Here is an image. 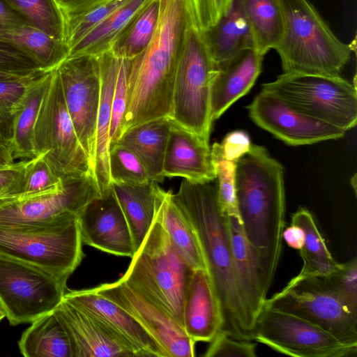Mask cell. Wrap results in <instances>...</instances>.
Instances as JSON below:
<instances>
[{
    "label": "cell",
    "instance_id": "obj_1",
    "mask_svg": "<svg viewBox=\"0 0 357 357\" xmlns=\"http://www.w3.org/2000/svg\"><path fill=\"white\" fill-rule=\"evenodd\" d=\"M235 187L243 229L268 292L280 259L285 226L283 167L264 146L251 144L236 161Z\"/></svg>",
    "mask_w": 357,
    "mask_h": 357
},
{
    "label": "cell",
    "instance_id": "obj_2",
    "mask_svg": "<svg viewBox=\"0 0 357 357\" xmlns=\"http://www.w3.org/2000/svg\"><path fill=\"white\" fill-rule=\"evenodd\" d=\"M158 1L152 39L130 60L121 135L137 125L171 114L175 71L190 13L188 0Z\"/></svg>",
    "mask_w": 357,
    "mask_h": 357
},
{
    "label": "cell",
    "instance_id": "obj_3",
    "mask_svg": "<svg viewBox=\"0 0 357 357\" xmlns=\"http://www.w3.org/2000/svg\"><path fill=\"white\" fill-rule=\"evenodd\" d=\"M215 180L192 182L183 179L172 198L193 226L220 300L222 330L232 337L251 341L252 329L238 293L226 218L219 208Z\"/></svg>",
    "mask_w": 357,
    "mask_h": 357
},
{
    "label": "cell",
    "instance_id": "obj_4",
    "mask_svg": "<svg viewBox=\"0 0 357 357\" xmlns=\"http://www.w3.org/2000/svg\"><path fill=\"white\" fill-rule=\"evenodd\" d=\"M282 33L274 49L283 73L337 76L352 47L331 31L309 0H278Z\"/></svg>",
    "mask_w": 357,
    "mask_h": 357
},
{
    "label": "cell",
    "instance_id": "obj_5",
    "mask_svg": "<svg viewBox=\"0 0 357 357\" xmlns=\"http://www.w3.org/2000/svg\"><path fill=\"white\" fill-rule=\"evenodd\" d=\"M131 259L121 279L183 328V302L192 270L172 245L157 211L142 244Z\"/></svg>",
    "mask_w": 357,
    "mask_h": 357
},
{
    "label": "cell",
    "instance_id": "obj_6",
    "mask_svg": "<svg viewBox=\"0 0 357 357\" xmlns=\"http://www.w3.org/2000/svg\"><path fill=\"white\" fill-rule=\"evenodd\" d=\"M216 70L204 33L190 15L176 68L169 118L208 142L211 89Z\"/></svg>",
    "mask_w": 357,
    "mask_h": 357
},
{
    "label": "cell",
    "instance_id": "obj_7",
    "mask_svg": "<svg viewBox=\"0 0 357 357\" xmlns=\"http://www.w3.org/2000/svg\"><path fill=\"white\" fill-rule=\"evenodd\" d=\"M82 244L77 214L47 224L0 228V255L67 280L84 257Z\"/></svg>",
    "mask_w": 357,
    "mask_h": 357
},
{
    "label": "cell",
    "instance_id": "obj_8",
    "mask_svg": "<svg viewBox=\"0 0 357 357\" xmlns=\"http://www.w3.org/2000/svg\"><path fill=\"white\" fill-rule=\"evenodd\" d=\"M262 89L303 114L347 131L357 122L356 86L337 76L283 73Z\"/></svg>",
    "mask_w": 357,
    "mask_h": 357
},
{
    "label": "cell",
    "instance_id": "obj_9",
    "mask_svg": "<svg viewBox=\"0 0 357 357\" xmlns=\"http://www.w3.org/2000/svg\"><path fill=\"white\" fill-rule=\"evenodd\" d=\"M36 155L46 160L61 179L94 174L67 109L56 70L51 71L33 129Z\"/></svg>",
    "mask_w": 357,
    "mask_h": 357
},
{
    "label": "cell",
    "instance_id": "obj_10",
    "mask_svg": "<svg viewBox=\"0 0 357 357\" xmlns=\"http://www.w3.org/2000/svg\"><path fill=\"white\" fill-rule=\"evenodd\" d=\"M66 282L46 269L0 255V303L11 325L52 312L63 299Z\"/></svg>",
    "mask_w": 357,
    "mask_h": 357
},
{
    "label": "cell",
    "instance_id": "obj_11",
    "mask_svg": "<svg viewBox=\"0 0 357 357\" xmlns=\"http://www.w3.org/2000/svg\"><path fill=\"white\" fill-rule=\"evenodd\" d=\"M264 304L298 316L344 344L357 345V314L324 285L320 277H294Z\"/></svg>",
    "mask_w": 357,
    "mask_h": 357
},
{
    "label": "cell",
    "instance_id": "obj_12",
    "mask_svg": "<svg viewBox=\"0 0 357 357\" xmlns=\"http://www.w3.org/2000/svg\"><path fill=\"white\" fill-rule=\"evenodd\" d=\"M101 195L91 175L62 179L54 188L0 197V228L47 224L78 213Z\"/></svg>",
    "mask_w": 357,
    "mask_h": 357
},
{
    "label": "cell",
    "instance_id": "obj_13",
    "mask_svg": "<svg viewBox=\"0 0 357 357\" xmlns=\"http://www.w3.org/2000/svg\"><path fill=\"white\" fill-rule=\"evenodd\" d=\"M251 338L295 357H347L357 353V345L344 344L317 326L265 304L255 321Z\"/></svg>",
    "mask_w": 357,
    "mask_h": 357
},
{
    "label": "cell",
    "instance_id": "obj_14",
    "mask_svg": "<svg viewBox=\"0 0 357 357\" xmlns=\"http://www.w3.org/2000/svg\"><path fill=\"white\" fill-rule=\"evenodd\" d=\"M56 70L67 109L94 174L100 95L98 58L91 56L68 58L59 64Z\"/></svg>",
    "mask_w": 357,
    "mask_h": 357
},
{
    "label": "cell",
    "instance_id": "obj_15",
    "mask_svg": "<svg viewBox=\"0 0 357 357\" xmlns=\"http://www.w3.org/2000/svg\"><path fill=\"white\" fill-rule=\"evenodd\" d=\"M130 314L149 333L164 357H194L195 342L168 313L129 287L121 278L94 288Z\"/></svg>",
    "mask_w": 357,
    "mask_h": 357
},
{
    "label": "cell",
    "instance_id": "obj_16",
    "mask_svg": "<svg viewBox=\"0 0 357 357\" xmlns=\"http://www.w3.org/2000/svg\"><path fill=\"white\" fill-rule=\"evenodd\" d=\"M247 108L258 126L291 146L339 139L346 132L300 112L279 96L263 89Z\"/></svg>",
    "mask_w": 357,
    "mask_h": 357
},
{
    "label": "cell",
    "instance_id": "obj_17",
    "mask_svg": "<svg viewBox=\"0 0 357 357\" xmlns=\"http://www.w3.org/2000/svg\"><path fill=\"white\" fill-rule=\"evenodd\" d=\"M77 217L83 244L109 254L133 257L135 251L130 230L111 185Z\"/></svg>",
    "mask_w": 357,
    "mask_h": 357
},
{
    "label": "cell",
    "instance_id": "obj_18",
    "mask_svg": "<svg viewBox=\"0 0 357 357\" xmlns=\"http://www.w3.org/2000/svg\"><path fill=\"white\" fill-rule=\"evenodd\" d=\"M63 298L126 343L137 357H164L155 342L130 314L94 288L69 290Z\"/></svg>",
    "mask_w": 357,
    "mask_h": 357
},
{
    "label": "cell",
    "instance_id": "obj_19",
    "mask_svg": "<svg viewBox=\"0 0 357 357\" xmlns=\"http://www.w3.org/2000/svg\"><path fill=\"white\" fill-rule=\"evenodd\" d=\"M52 312L68 336L72 357H137L129 346L64 298Z\"/></svg>",
    "mask_w": 357,
    "mask_h": 357
},
{
    "label": "cell",
    "instance_id": "obj_20",
    "mask_svg": "<svg viewBox=\"0 0 357 357\" xmlns=\"http://www.w3.org/2000/svg\"><path fill=\"white\" fill-rule=\"evenodd\" d=\"M183 328L195 343L210 342L222 330L224 319L220 300L208 272L192 270L183 307Z\"/></svg>",
    "mask_w": 357,
    "mask_h": 357
},
{
    "label": "cell",
    "instance_id": "obj_21",
    "mask_svg": "<svg viewBox=\"0 0 357 357\" xmlns=\"http://www.w3.org/2000/svg\"><path fill=\"white\" fill-rule=\"evenodd\" d=\"M171 123L162 165L163 177H181L192 182L215 180L209 142L172 120Z\"/></svg>",
    "mask_w": 357,
    "mask_h": 357
},
{
    "label": "cell",
    "instance_id": "obj_22",
    "mask_svg": "<svg viewBox=\"0 0 357 357\" xmlns=\"http://www.w3.org/2000/svg\"><path fill=\"white\" fill-rule=\"evenodd\" d=\"M225 218L231 241L235 279L248 324L252 330L268 292L264 288L256 253L245 234L241 220L234 217Z\"/></svg>",
    "mask_w": 357,
    "mask_h": 357
},
{
    "label": "cell",
    "instance_id": "obj_23",
    "mask_svg": "<svg viewBox=\"0 0 357 357\" xmlns=\"http://www.w3.org/2000/svg\"><path fill=\"white\" fill-rule=\"evenodd\" d=\"M264 56L250 48L217 66L211 89L212 121L252 87L261 71Z\"/></svg>",
    "mask_w": 357,
    "mask_h": 357
},
{
    "label": "cell",
    "instance_id": "obj_24",
    "mask_svg": "<svg viewBox=\"0 0 357 357\" xmlns=\"http://www.w3.org/2000/svg\"><path fill=\"white\" fill-rule=\"evenodd\" d=\"M100 78V95L96 126V156L95 179L103 192L111 185L109 170V128L112 97L120 61V56L112 50L97 56Z\"/></svg>",
    "mask_w": 357,
    "mask_h": 357
},
{
    "label": "cell",
    "instance_id": "obj_25",
    "mask_svg": "<svg viewBox=\"0 0 357 357\" xmlns=\"http://www.w3.org/2000/svg\"><path fill=\"white\" fill-rule=\"evenodd\" d=\"M111 188L128 222L135 252L155 219L159 197L157 182L112 183Z\"/></svg>",
    "mask_w": 357,
    "mask_h": 357
},
{
    "label": "cell",
    "instance_id": "obj_26",
    "mask_svg": "<svg viewBox=\"0 0 357 357\" xmlns=\"http://www.w3.org/2000/svg\"><path fill=\"white\" fill-rule=\"evenodd\" d=\"M172 191L159 188L157 214L174 248L191 270L207 271L196 231L172 198Z\"/></svg>",
    "mask_w": 357,
    "mask_h": 357
},
{
    "label": "cell",
    "instance_id": "obj_27",
    "mask_svg": "<svg viewBox=\"0 0 357 357\" xmlns=\"http://www.w3.org/2000/svg\"><path fill=\"white\" fill-rule=\"evenodd\" d=\"M172 123L169 117L152 119L125 131L117 143L132 149L145 165L152 181L162 182V165Z\"/></svg>",
    "mask_w": 357,
    "mask_h": 357
},
{
    "label": "cell",
    "instance_id": "obj_28",
    "mask_svg": "<svg viewBox=\"0 0 357 357\" xmlns=\"http://www.w3.org/2000/svg\"><path fill=\"white\" fill-rule=\"evenodd\" d=\"M52 70L43 71L31 80L15 109L10 146V154L14 160H30L37 156L33 143L34 125Z\"/></svg>",
    "mask_w": 357,
    "mask_h": 357
},
{
    "label": "cell",
    "instance_id": "obj_29",
    "mask_svg": "<svg viewBox=\"0 0 357 357\" xmlns=\"http://www.w3.org/2000/svg\"><path fill=\"white\" fill-rule=\"evenodd\" d=\"M204 33L217 66L245 50L255 48L248 23L234 0L227 13Z\"/></svg>",
    "mask_w": 357,
    "mask_h": 357
},
{
    "label": "cell",
    "instance_id": "obj_30",
    "mask_svg": "<svg viewBox=\"0 0 357 357\" xmlns=\"http://www.w3.org/2000/svg\"><path fill=\"white\" fill-rule=\"evenodd\" d=\"M0 42L25 52L45 71L55 69L67 58V53L59 39L30 24L0 25Z\"/></svg>",
    "mask_w": 357,
    "mask_h": 357
},
{
    "label": "cell",
    "instance_id": "obj_31",
    "mask_svg": "<svg viewBox=\"0 0 357 357\" xmlns=\"http://www.w3.org/2000/svg\"><path fill=\"white\" fill-rule=\"evenodd\" d=\"M18 346L25 357H72L68 336L52 312L31 322Z\"/></svg>",
    "mask_w": 357,
    "mask_h": 357
},
{
    "label": "cell",
    "instance_id": "obj_32",
    "mask_svg": "<svg viewBox=\"0 0 357 357\" xmlns=\"http://www.w3.org/2000/svg\"><path fill=\"white\" fill-rule=\"evenodd\" d=\"M151 0H132L114 12L85 36L68 52L66 59L98 56L109 51L130 22Z\"/></svg>",
    "mask_w": 357,
    "mask_h": 357
},
{
    "label": "cell",
    "instance_id": "obj_33",
    "mask_svg": "<svg viewBox=\"0 0 357 357\" xmlns=\"http://www.w3.org/2000/svg\"><path fill=\"white\" fill-rule=\"evenodd\" d=\"M252 32L254 47L265 55L274 49L282 33V17L278 0H234Z\"/></svg>",
    "mask_w": 357,
    "mask_h": 357
},
{
    "label": "cell",
    "instance_id": "obj_34",
    "mask_svg": "<svg viewBox=\"0 0 357 357\" xmlns=\"http://www.w3.org/2000/svg\"><path fill=\"white\" fill-rule=\"evenodd\" d=\"M291 224L301 227L305 233L304 244L299 250L303 266L296 278L321 277L333 272L339 263L328 250L310 211L300 208L293 214Z\"/></svg>",
    "mask_w": 357,
    "mask_h": 357
},
{
    "label": "cell",
    "instance_id": "obj_35",
    "mask_svg": "<svg viewBox=\"0 0 357 357\" xmlns=\"http://www.w3.org/2000/svg\"><path fill=\"white\" fill-rule=\"evenodd\" d=\"M158 13V0H151L130 22L110 50L116 56L130 60L139 55L152 39Z\"/></svg>",
    "mask_w": 357,
    "mask_h": 357
},
{
    "label": "cell",
    "instance_id": "obj_36",
    "mask_svg": "<svg viewBox=\"0 0 357 357\" xmlns=\"http://www.w3.org/2000/svg\"><path fill=\"white\" fill-rule=\"evenodd\" d=\"M130 1L107 0L86 13L61 21L60 38L67 56L69 51L91 30Z\"/></svg>",
    "mask_w": 357,
    "mask_h": 357
},
{
    "label": "cell",
    "instance_id": "obj_37",
    "mask_svg": "<svg viewBox=\"0 0 357 357\" xmlns=\"http://www.w3.org/2000/svg\"><path fill=\"white\" fill-rule=\"evenodd\" d=\"M211 149L215 172L217 199L220 211L225 216L241 220L236 197V162L223 157L219 143L213 144Z\"/></svg>",
    "mask_w": 357,
    "mask_h": 357
},
{
    "label": "cell",
    "instance_id": "obj_38",
    "mask_svg": "<svg viewBox=\"0 0 357 357\" xmlns=\"http://www.w3.org/2000/svg\"><path fill=\"white\" fill-rule=\"evenodd\" d=\"M43 71L22 78L0 79V146L9 153L15 109L31 80Z\"/></svg>",
    "mask_w": 357,
    "mask_h": 357
},
{
    "label": "cell",
    "instance_id": "obj_39",
    "mask_svg": "<svg viewBox=\"0 0 357 357\" xmlns=\"http://www.w3.org/2000/svg\"><path fill=\"white\" fill-rule=\"evenodd\" d=\"M112 183H139L152 181L141 158L132 149L119 143L109 151Z\"/></svg>",
    "mask_w": 357,
    "mask_h": 357
},
{
    "label": "cell",
    "instance_id": "obj_40",
    "mask_svg": "<svg viewBox=\"0 0 357 357\" xmlns=\"http://www.w3.org/2000/svg\"><path fill=\"white\" fill-rule=\"evenodd\" d=\"M3 1L31 25L61 41L59 21L50 0Z\"/></svg>",
    "mask_w": 357,
    "mask_h": 357
},
{
    "label": "cell",
    "instance_id": "obj_41",
    "mask_svg": "<svg viewBox=\"0 0 357 357\" xmlns=\"http://www.w3.org/2000/svg\"><path fill=\"white\" fill-rule=\"evenodd\" d=\"M324 285L335 294L344 304L357 314V260L338 264L330 274L321 276Z\"/></svg>",
    "mask_w": 357,
    "mask_h": 357
},
{
    "label": "cell",
    "instance_id": "obj_42",
    "mask_svg": "<svg viewBox=\"0 0 357 357\" xmlns=\"http://www.w3.org/2000/svg\"><path fill=\"white\" fill-rule=\"evenodd\" d=\"M130 60L121 57L112 102L109 128V149L119 141L122 133L127 104V87Z\"/></svg>",
    "mask_w": 357,
    "mask_h": 357
},
{
    "label": "cell",
    "instance_id": "obj_43",
    "mask_svg": "<svg viewBox=\"0 0 357 357\" xmlns=\"http://www.w3.org/2000/svg\"><path fill=\"white\" fill-rule=\"evenodd\" d=\"M62 179L54 172L44 154L28 160L20 194H33L59 185Z\"/></svg>",
    "mask_w": 357,
    "mask_h": 357
},
{
    "label": "cell",
    "instance_id": "obj_44",
    "mask_svg": "<svg viewBox=\"0 0 357 357\" xmlns=\"http://www.w3.org/2000/svg\"><path fill=\"white\" fill-rule=\"evenodd\" d=\"M257 345L249 340L235 338L220 330L210 342L205 357H256Z\"/></svg>",
    "mask_w": 357,
    "mask_h": 357
},
{
    "label": "cell",
    "instance_id": "obj_45",
    "mask_svg": "<svg viewBox=\"0 0 357 357\" xmlns=\"http://www.w3.org/2000/svg\"><path fill=\"white\" fill-rule=\"evenodd\" d=\"M232 2L233 0H188L191 17L203 32L218 22Z\"/></svg>",
    "mask_w": 357,
    "mask_h": 357
},
{
    "label": "cell",
    "instance_id": "obj_46",
    "mask_svg": "<svg viewBox=\"0 0 357 357\" xmlns=\"http://www.w3.org/2000/svg\"><path fill=\"white\" fill-rule=\"evenodd\" d=\"M40 70H43L29 54L0 42V72L27 76Z\"/></svg>",
    "mask_w": 357,
    "mask_h": 357
},
{
    "label": "cell",
    "instance_id": "obj_47",
    "mask_svg": "<svg viewBox=\"0 0 357 357\" xmlns=\"http://www.w3.org/2000/svg\"><path fill=\"white\" fill-rule=\"evenodd\" d=\"M27 162L21 160L0 167V197L20 193Z\"/></svg>",
    "mask_w": 357,
    "mask_h": 357
},
{
    "label": "cell",
    "instance_id": "obj_48",
    "mask_svg": "<svg viewBox=\"0 0 357 357\" xmlns=\"http://www.w3.org/2000/svg\"><path fill=\"white\" fill-rule=\"evenodd\" d=\"M251 144L249 135L243 130L228 133L220 144L223 157L234 162L245 154Z\"/></svg>",
    "mask_w": 357,
    "mask_h": 357
},
{
    "label": "cell",
    "instance_id": "obj_49",
    "mask_svg": "<svg viewBox=\"0 0 357 357\" xmlns=\"http://www.w3.org/2000/svg\"><path fill=\"white\" fill-rule=\"evenodd\" d=\"M59 22L81 15L107 0H50Z\"/></svg>",
    "mask_w": 357,
    "mask_h": 357
},
{
    "label": "cell",
    "instance_id": "obj_50",
    "mask_svg": "<svg viewBox=\"0 0 357 357\" xmlns=\"http://www.w3.org/2000/svg\"><path fill=\"white\" fill-rule=\"evenodd\" d=\"M27 24L30 23L23 16L0 0V25L22 26Z\"/></svg>",
    "mask_w": 357,
    "mask_h": 357
},
{
    "label": "cell",
    "instance_id": "obj_51",
    "mask_svg": "<svg viewBox=\"0 0 357 357\" xmlns=\"http://www.w3.org/2000/svg\"><path fill=\"white\" fill-rule=\"evenodd\" d=\"M282 239L284 240L289 247L300 250L304 244L305 233L299 226L291 224L290 226L284 229Z\"/></svg>",
    "mask_w": 357,
    "mask_h": 357
},
{
    "label": "cell",
    "instance_id": "obj_52",
    "mask_svg": "<svg viewBox=\"0 0 357 357\" xmlns=\"http://www.w3.org/2000/svg\"><path fill=\"white\" fill-rule=\"evenodd\" d=\"M33 74H34V73H33ZM27 76H29V75H27ZM27 76H20V75H14V74L0 72V79H15V78L25 77Z\"/></svg>",
    "mask_w": 357,
    "mask_h": 357
},
{
    "label": "cell",
    "instance_id": "obj_53",
    "mask_svg": "<svg viewBox=\"0 0 357 357\" xmlns=\"http://www.w3.org/2000/svg\"><path fill=\"white\" fill-rule=\"evenodd\" d=\"M13 162L15 161L8 158L0 155V167L10 164Z\"/></svg>",
    "mask_w": 357,
    "mask_h": 357
},
{
    "label": "cell",
    "instance_id": "obj_54",
    "mask_svg": "<svg viewBox=\"0 0 357 357\" xmlns=\"http://www.w3.org/2000/svg\"><path fill=\"white\" fill-rule=\"evenodd\" d=\"M0 155H3L4 157L8 158L13 160H14L10 156V153L8 151H6L4 148L0 146ZM15 161V160H14Z\"/></svg>",
    "mask_w": 357,
    "mask_h": 357
},
{
    "label": "cell",
    "instance_id": "obj_55",
    "mask_svg": "<svg viewBox=\"0 0 357 357\" xmlns=\"http://www.w3.org/2000/svg\"><path fill=\"white\" fill-rule=\"evenodd\" d=\"M351 183L354 189V191L356 192V174L351 178Z\"/></svg>",
    "mask_w": 357,
    "mask_h": 357
},
{
    "label": "cell",
    "instance_id": "obj_56",
    "mask_svg": "<svg viewBox=\"0 0 357 357\" xmlns=\"http://www.w3.org/2000/svg\"><path fill=\"white\" fill-rule=\"evenodd\" d=\"M6 317L4 312L0 310V321Z\"/></svg>",
    "mask_w": 357,
    "mask_h": 357
},
{
    "label": "cell",
    "instance_id": "obj_57",
    "mask_svg": "<svg viewBox=\"0 0 357 357\" xmlns=\"http://www.w3.org/2000/svg\"><path fill=\"white\" fill-rule=\"evenodd\" d=\"M0 310H2L3 312H4V311H3V308H2V306H1V303H0Z\"/></svg>",
    "mask_w": 357,
    "mask_h": 357
}]
</instances>
